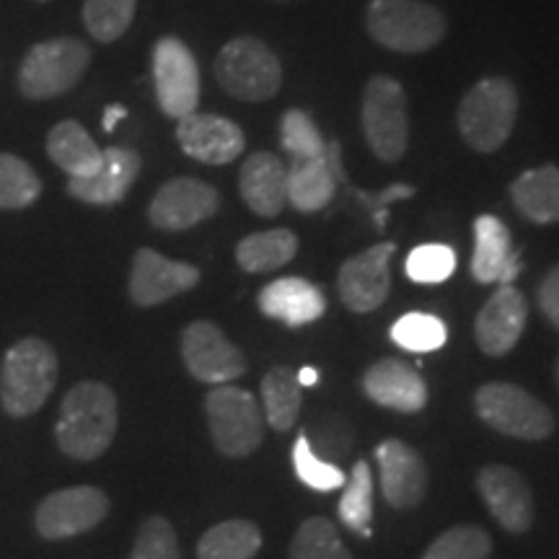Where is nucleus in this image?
I'll return each instance as SVG.
<instances>
[{
  "label": "nucleus",
  "instance_id": "29",
  "mask_svg": "<svg viewBox=\"0 0 559 559\" xmlns=\"http://www.w3.org/2000/svg\"><path fill=\"white\" fill-rule=\"evenodd\" d=\"M300 391L304 386L298 383V373L293 368L277 366L272 368L262 379V412L264 423L272 430L288 432L296 425L300 412Z\"/></svg>",
  "mask_w": 559,
  "mask_h": 559
},
{
  "label": "nucleus",
  "instance_id": "17",
  "mask_svg": "<svg viewBox=\"0 0 559 559\" xmlns=\"http://www.w3.org/2000/svg\"><path fill=\"white\" fill-rule=\"evenodd\" d=\"M526 319L528 306L523 293L513 285H500L487 298V304L477 313V321H474V337H477L481 353H487L489 358L508 355L510 349L519 345Z\"/></svg>",
  "mask_w": 559,
  "mask_h": 559
},
{
  "label": "nucleus",
  "instance_id": "22",
  "mask_svg": "<svg viewBox=\"0 0 559 559\" xmlns=\"http://www.w3.org/2000/svg\"><path fill=\"white\" fill-rule=\"evenodd\" d=\"M519 270L521 262L519 254L510 247V230L506 228V223L495 218V215H479L474 221L472 277L481 285H513Z\"/></svg>",
  "mask_w": 559,
  "mask_h": 559
},
{
  "label": "nucleus",
  "instance_id": "21",
  "mask_svg": "<svg viewBox=\"0 0 559 559\" xmlns=\"http://www.w3.org/2000/svg\"><path fill=\"white\" fill-rule=\"evenodd\" d=\"M143 160L130 148L102 151V164L91 177L70 179L68 192L86 205H117L135 185Z\"/></svg>",
  "mask_w": 559,
  "mask_h": 559
},
{
  "label": "nucleus",
  "instance_id": "25",
  "mask_svg": "<svg viewBox=\"0 0 559 559\" xmlns=\"http://www.w3.org/2000/svg\"><path fill=\"white\" fill-rule=\"evenodd\" d=\"M510 200L523 218L531 223H559V169L542 166V169L523 171L510 185Z\"/></svg>",
  "mask_w": 559,
  "mask_h": 559
},
{
  "label": "nucleus",
  "instance_id": "19",
  "mask_svg": "<svg viewBox=\"0 0 559 559\" xmlns=\"http://www.w3.org/2000/svg\"><path fill=\"white\" fill-rule=\"evenodd\" d=\"M177 140L187 156L200 164L223 166L243 153L247 138L236 122L218 115H187L177 124Z\"/></svg>",
  "mask_w": 559,
  "mask_h": 559
},
{
  "label": "nucleus",
  "instance_id": "38",
  "mask_svg": "<svg viewBox=\"0 0 559 559\" xmlns=\"http://www.w3.org/2000/svg\"><path fill=\"white\" fill-rule=\"evenodd\" d=\"M293 469H296L298 479L306 487L317 489V492H334V489L345 487V472L340 466L326 464L317 456V451L311 449V440L306 438V432H300L293 443Z\"/></svg>",
  "mask_w": 559,
  "mask_h": 559
},
{
  "label": "nucleus",
  "instance_id": "4",
  "mask_svg": "<svg viewBox=\"0 0 559 559\" xmlns=\"http://www.w3.org/2000/svg\"><path fill=\"white\" fill-rule=\"evenodd\" d=\"M519 120V88L508 79H481L461 99L459 130L469 148L495 153L510 138Z\"/></svg>",
  "mask_w": 559,
  "mask_h": 559
},
{
  "label": "nucleus",
  "instance_id": "9",
  "mask_svg": "<svg viewBox=\"0 0 559 559\" xmlns=\"http://www.w3.org/2000/svg\"><path fill=\"white\" fill-rule=\"evenodd\" d=\"M474 409L481 423L510 438L544 440L555 432L551 409L515 383H485L474 394Z\"/></svg>",
  "mask_w": 559,
  "mask_h": 559
},
{
  "label": "nucleus",
  "instance_id": "11",
  "mask_svg": "<svg viewBox=\"0 0 559 559\" xmlns=\"http://www.w3.org/2000/svg\"><path fill=\"white\" fill-rule=\"evenodd\" d=\"M109 498L99 487L81 485L66 487L58 492L47 495L34 513V526L41 539H73V536L86 534L107 519Z\"/></svg>",
  "mask_w": 559,
  "mask_h": 559
},
{
  "label": "nucleus",
  "instance_id": "24",
  "mask_svg": "<svg viewBox=\"0 0 559 559\" xmlns=\"http://www.w3.org/2000/svg\"><path fill=\"white\" fill-rule=\"evenodd\" d=\"M260 311L288 326H306L324 317L326 298L309 280L280 277L262 288Z\"/></svg>",
  "mask_w": 559,
  "mask_h": 559
},
{
  "label": "nucleus",
  "instance_id": "1",
  "mask_svg": "<svg viewBox=\"0 0 559 559\" xmlns=\"http://www.w3.org/2000/svg\"><path fill=\"white\" fill-rule=\"evenodd\" d=\"M117 396L99 381H81L68 391L55 425L60 451L70 459L94 461L104 456L117 436Z\"/></svg>",
  "mask_w": 559,
  "mask_h": 559
},
{
  "label": "nucleus",
  "instance_id": "45",
  "mask_svg": "<svg viewBox=\"0 0 559 559\" xmlns=\"http://www.w3.org/2000/svg\"><path fill=\"white\" fill-rule=\"evenodd\" d=\"M557 370H559V368H557Z\"/></svg>",
  "mask_w": 559,
  "mask_h": 559
},
{
  "label": "nucleus",
  "instance_id": "40",
  "mask_svg": "<svg viewBox=\"0 0 559 559\" xmlns=\"http://www.w3.org/2000/svg\"><path fill=\"white\" fill-rule=\"evenodd\" d=\"M130 559H181L177 531L164 515H151L138 528Z\"/></svg>",
  "mask_w": 559,
  "mask_h": 559
},
{
  "label": "nucleus",
  "instance_id": "2",
  "mask_svg": "<svg viewBox=\"0 0 559 559\" xmlns=\"http://www.w3.org/2000/svg\"><path fill=\"white\" fill-rule=\"evenodd\" d=\"M60 360L50 342L24 337L0 362V404L11 417H29L50 400Z\"/></svg>",
  "mask_w": 559,
  "mask_h": 559
},
{
  "label": "nucleus",
  "instance_id": "36",
  "mask_svg": "<svg viewBox=\"0 0 559 559\" xmlns=\"http://www.w3.org/2000/svg\"><path fill=\"white\" fill-rule=\"evenodd\" d=\"M138 0H86L83 3V24L99 41H117L130 29Z\"/></svg>",
  "mask_w": 559,
  "mask_h": 559
},
{
  "label": "nucleus",
  "instance_id": "28",
  "mask_svg": "<svg viewBox=\"0 0 559 559\" xmlns=\"http://www.w3.org/2000/svg\"><path fill=\"white\" fill-rule=\"evenodd\" d=\"M298 254V236L288 228L251 234L236 247V262L247 272H272L285 267Z\"/></svg>",
  "mask_w": 559,
  "mask_h": 559
},
{
  "label": "nucleus",
  "instance_id": "44",
  "mask_svg": "<svg viewBox=\"0 0 559 559\" xmlns=\"http://www.w3.org/2000/svg\"><path fill=\"white\" fill-rule=\"evenodd\" d=\"M298 383H300V386H317L319 370L317 368H300L298 370Z\"/></svg>",
  "mask_w": 559,
  "mask_h": 559
},
{
  "label": "nucleus",
  "instance_id": "37",
  "mask_svg": "<svg viewBox=\"0 0 559 559\" xmlns=\"http://www.w3.org/2000/svg\"><path fill=\"white\" fill-rule=\"evenodd\" d=\"M445 324L432 313H404V317L391 326V340L396 342L402 349H409V353H432V349H440L445 345Z\"/></svg>",
  "mask_w": 559,
  "mask_h": 559
},
{
  "label": "nucleus",
  "instance_id": "5",
  "mask_svg": "<svg viewBox=\"0 0 559 559\" xmlns=\"http://www.w3.org/2000/svg\"><path fill=\"white\" fill-rule=\"evenodd\" d=\"M207 428L215 449L223 456H251L264 440V412L254 394L247 389L223 383L213 386L205 400Z\"/></svg>",
  "mask_w": 559,
  "mask_h": 559
},
{
  "label": "nucleus",
  "instance_id": "39",
  "mask_svg": "<svg viewBox=\"0 0 559 559\" xmlns=\"http://www.w3.org/2000/svg\"><path fill=\"white\" fill-rule=\"evenodd\" d=\"M453 270H456V251L445 243H423L407 257V277L412 283H443L453 275Z\"/></svg>",
  "mask_w": 559,
  "mask_h": 559
},
{
  "label": "nucleus",
  "instance_id": "41",
  "mask_svg": "<svg viewBox=\"0 0 559 559\" xmlns=\"http://www.w3.org/2000/svg\"><path fill=\"white\" fill-rule=\"evenodd\" d=\"M412 194H415V187L394 185V187H389V190H383L381 194H376V198H370V194H366V192H358V198L370 207L376 226H379V230H381L383 223H386V210L391 202L402 200V198H412Z\"/></svg>",
  "mask_w": 559,
  "mask_h": 559
},
{
  "label": "nucleus",
  "instance_id": "15",
  "mask_svg": "<svg viewBox=\"0 0 559 559\" xmlns=\"http://www.w3.org/2000/svg\"><path fill=\"white\" fill-rule=\"evenodd\" d=\"M200 283V270L194 264L166 260L153 249H138L130 270V298L140 309L164 304L179 293L192 290Z\"/></svg>",
  "mask_w": 559,
  "mask_h": 559
},
{
  "label": "nucleus",
  "instance_id": "14",
  "mask_svg": "<svg viewBox=\"0 0 559 559\" xmlns=\"http://www.w3.org/2000/svg\"><path fill=\"white\" fill-rule=\"evenodd\" d=\"M221 207V194L215 187L192 177L166 181L151 200L148 218L160 230H185L213 218Z\"/></svg>",
  "mask_w": 559,
  "mask_h": 559
},
{
  "label": "nucleus",
  "instance_id": "33",
  "mask_svg": "<svg viewBox=\"0 0 559 559\" xmlns=\"http://www.w3.org/2000/svg\"><path fill=\"white\" fill-rule=\"evenodd\" d=\"M41 181L26 160L0 153V210L29 207L39 200Z\"/></svg>",
  "mask_w": 559,
  "mask_h": 559
},
{
  "label": "nucleus",
  "instance_id": "34",
  "mask_svg": "<svg viewBox=\"0 0 559 559\" xmlns=\"http://www.w3.org/2000/svg\"><path fill=\"white\" fill-rule=\"evenodd\" d=\"M280 145L293 160H313L326 156L317 122L304 109H288L280 120Z\"/></svg>",
  "mask_w": 559,
  "mask_h": 559
},
{
  "label": "nucleus",
  "instance_id": "12",
  "mask_svg": "<svg viewBox=\"0 0 559 559\" xmlns=\"http://www.w3.org/2000/svg\"><path fill=\"white\" fill-rule=\"evenodd\" d=\"M181 360L194 379L223 386L247 373V358L213 321H192L181 332Z\"/></svg>",
  "mask_w": 559,
  "mask_h": 559
},
{
  "label": "nucleus",
  "instance_id": "31",
  "mask_svg": "<svg viewBox=\"0 0 559 559\" xmlns=\"http://www.w3.org/2000/svg\"><path fill=\"white\" fill-rule=\"evenodd\" d=\"M340 521L349 531H358L360 536H370V521H373V474L368 461L358 459L353 474L345 481V492L340 500Z\"/></svg>",
  "mask_w": 559,
  "mask_h": 559
},
{
  "label": "nucleus",
  "instance_id": "8",
  "mask_svg": "<svg viewBox=\"0 0 559 559\" xmlns=\"http://www.w3.org/2000/svg\"><path fill=\"white\" fill-rule=\"evenodd\" d=\"M91 50L81 39L62 37L34 45L19 70V88L26 99L45 102L66 94L88 70Z\"/></svg>",
  "mask_w": 559,
  "mask_h": 559
},
{
  "label": "nucleus",
  "instance_id": "43",
  "mask_svg": "<svg viewBox=\"0 0 559 559\" xmlns=\"http://www.w3.org/2000/svg\"><path fill=\"white\" fill-rule=\"evenodd\" d=\"M128 117V109L120 107V104H115V107H109L107 111H104V130L111 132L117 128V122L124 120Z\"/></svg>",
  "mask_w": 559,
  "mask_h": 559
},
{
  "label": "nucleus",
  "instance_id": "20",
  "mask_svg": "<svg viewBox=\"0 0 559 559\" xmlns=\"http://www.w3.org/2000/svg\"><path fill=\"white\" fill-rule=\"evenodd\" d=\"M362 391L379 407L415 415L428 404V386L415 368L400 358H383L373 362L362 376Z\"/></svg>",
  "mask_w": 559,
  "mask_h": 559
},
{
  "label": "nucleus",
  "instance_id": "26",
  "mask_svg": "<svg viewBox=\"0 0 559 559\" xmlns=\"http://www.w3.org/2000/svg\"><path fill=\"white\" fill-rule=\"evenodd\" d=\"M47 153L70 179L91 177L102 164V148L75 120L55 124L47 135Z\"/></svg>",
  "mask_w": 559,
  "mask_h": 559
},
{
  "label": "nucleus",
  "instance_id": "13",
  "mask_svg": "<svg viewBox=\"0 0 559 559\" xmlns=\"http://www.w3.org/2000/svg\"><path fill=\"white\" fill-rule=\"evenodd\" d=\"M394 243L383 241L362 251V254L349 257L340 267L337 290L342 304L355 313L376 311L391 290V257H394Z\"/></svg>",
  "mask_w": 559,
  "mask_h": 559
},
{
  "label": "nucleus",
  "instance_id": "30",
  "mask_svg": "<svg viewBox=\"0 0 559 559\" xmlns=\"http://www.w3.org/2000/svg\"><path fill=\"white\" fill-rule=\"evenodd\" d=\"M262 549V531L251 521H223L207 528L198 544V559H254Z\"/></svg>",
  "mask_w": 559,
  "mask_h": 559
},
{
  "label": "nucleus",
  "instance_id": "16",
  "mask_svg": "<svg viewBox=\"0 0 559 559\" xmlns=\"http://www.w3.org/2000/svg\"><path fill=\"white\" fill-rule=\"evenodd\" d=\"M477 489L492 519L510 534H526L534 526V492L510 466L492 464L479 469Z\"/></svg>",
  "mask_w": 559,
  "mask_h": 559
},
{
  "label": "nucleus",
  "instance_id": "42",
  "mask_svg": "<svg viewBox=\"0 0 559 559\" xmlns=\"http://www.w3.org/2000/svg\"><path fill=\"white\" fill-rule=\"evenodd\" d=\"M536 298H539V309L544 317L559 330V264H555V267L547 272V277L542 280L539 296Z\"/></svg>",
  "mask_w": 559,
  "mask_h": 559
},
{
  "label": "nucleus",
  "instance_id": "32",
  "mask_svg": "<svg viewBox=\"0 0 559 559\" xmlns=\"http://www.w3.org/2000/svg\"><path fill=\"white\" fill-rule=\"evenodd\" d=\"M288 559H353V555L340 539L337 526L330 519L313 515L300 523Z\"/></svg>",
  "mask_w": 559,
  "mask_h": 559
},
{
  "label": "nucleus",
  "instance_id": "27",
  "mask_svg": "<svg viewBox=\"0 0 559 559\" xmlns=\"http://www.w3.org/2000/svg\"><path fill=\"white\" fill-rule=\"evenodd\" d=\"M337 179H334L332 164L324 158L293 160L288 169V205L300 213H317L324 210L334 198Z\"/></svg>",
  "mask_w": 559,
  "mask_h": 559
},
{
  "label": "nucleus",
  "instance_id": "7",
  "mask_svg": "<svg viewBox=\"0 0 559 559\" xmlns=\"http://www.w3.org/2000/svg\"><path fill=\"white\" fill-rule=\"evenodd\" d=\"M362 132L370 151L383 164H396L409 145V111L402 83L389 75H373L362 91Z\"/></svg>",
  "mask_w": 559,
  "mask_h": 559
},
{
  "label": "nucleus",
  "instance_id": "18",
  "mask_svg": "<svg viewBox=\"0 0 559 559\" xmlns=\"http://www.w3.org/2000/svg\"><path fill=\"white\" fill-rule=\"evenodd\" d=\"M381 474V492L391 508L409 510L423 502L428 492V466L419 453L404 440L389 438L376 449Z\"/></svg>",
  "mask_w": 559,
  "mask_h": 559
},
{
  "label": "nucleus",
  "instance_id": "3",
  "mask_svg": "<svg viewBox=\"0 0 559 559\" xmlns=\"http://www.w3.org/2000/svg\"><path fill=\"white\" fill-rule=\"evenodd\" d=\"M370 39L391 52H428L443 39L445 16L423 0H370L366 11Z\"/></svg>",
  "mask_w": 559,
  "mask_h": 559
},
{
  "label": "nucleus",
  "instance_id": "23",
  "mask_svg": "<svg viewBox=\"0 0 559 559\" xmlns=\"http://www.w3.org/2000/svg\"><path fill=\"white\" fill-rule=\"evenodd\" d=\"M239 190L251 213L262 218H277L288 205V169L275 153H254L241 166Z\"/></svg>",
  "mask_w": 559,
  "mask_h": 559
},
{
  "label": "nucleus",
  "instance_id": "6",
  "mask_svg": "<svg viewBox=\"0 0 559 559\" xmlns=\"http://www.w3.org/2000/svg\"><path fill=\"white\" fill-rule=\"evenodd\" d=\"M215 79L239 102H267L283 86L275 52L257 37H236L215 58Z\"/></svg>",
  "mask_w": 559,
  "mask_h": 559
},
{
  "label": "nucleus",
  "instance_id": "35",
  "mask_svg": "<svg viewBox=\"0 0 559 559\" xmlns=\"http://www.w3.org/2000/svg\"><path fill=\"white\" fill-rule=\"evenodd\" d=\"M489 555H492V536L485 528L464 523L440 534L425 549L423 559H487Z\"/></svg>",
  "mask_w": 559,
  "mask_h": 559
},
{
  "label": "nucleus",
  "instance_id": "10",
  "mask_svg": "<svg viewBox=\"0 0 559 559\" xmlns=\"http://www.w3.org/2000/svg\"><path fill=\"white\" fill-rule=\"evenodd\" d=\"M153 83L158 107L171 120L194 115L200 104V70L190 47L177 37H160L153 47Z\"/></svg>",
  "mask_w": 559,
  "mask_h": 559
}]
</instances>
